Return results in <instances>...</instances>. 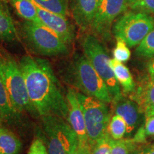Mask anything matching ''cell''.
Returning <instances> with one entry per match:
<instances>
[{"mask_svg":"<svg viewBox=\"0 0 154 154\" xmlns=\"http://www.w3.org/2000/svg\"><path fill=\"white\" fill-rule=\"evenodd\" d=\"M28 96L38 116H57L67 121L66 93L47 59L24 55L19 61Z\"/></svg>","mask_w":154,"mask_h":154,"instance_id":"obj_1","label":"cell"},{"mask_svg":"<svg viewBox=\"0 0 154 154\" xmlns=\"http://www.w3.org/2000/svg\"><path fill=\"white\" fill-rule=\"evenodd\" d=\"M60 76L76 91L106 103H112L105 82L84 54H75L72 60L61 71Z\"/></svg>","mask_w":154,"mask_h":154,"instance_id":"obj_2","label":"cell"},{"mask_svg":"<svg viewBox=\"0 0 154 154\" xmlns=\"http://www.w3.org/2000/svg\"><path fill=\"white\" fill-rule=\"evenodd\" d=\"M0 78L17 110L22 113L38 116L29 99L20 63L2 44H0Z\"/></svg>","mask_w":154,"mask_h":154,"instance_id":"obj_3","label":"cell"},{"mask_svg":"<svg viewBox=\"0 0 154 154\" xmlns=\"http://www.w3.org/2000/svg\"><path fill=\"white\" fill-rule=\"evenodd\" d=\"M41 132L49 154H73L79 144L78 136L67 121L57 116L40 117Z\"/></svg>","mask_w":154,"mask_h":154,"instance_id":"obj_4","label":"cell"},{"mask_svg":"<svg viewBox=\"0 0 154 154\" xmlns=\"http://www.w3.org/2000/svg\"><path fill=\"white\" fill-rule=\"evenodd\" d=\"M21 34L32 52L44 57L67 55L69 45L44 24L25 20L21 26Z\"/></svg>","mask_w":154,"mask_h":154,"instance_id":"obj_5","label":"cell"},{"mask_svg":"<svg viewBox=\"0 0 154 154\" xmlns=\"http://www.w3.org/2000/svg\"><path fill=\"white\" fill-rule=\"evenodd\" d=\"M82 46L84 54L105 82L112 97V103L122 98L120 85L111 68V59L99 40L92 34H87L83 38Z\"/></svg>","mask_w":154,"mask_h":154,"instance_id":"obj_6","label":"cell"},{"mask_svg":"<svg viewBox=\"0 0 154 154\" xmlns=\"http://www.w3.org/2000/svg\"><path fill=\"white\" fill-rule=\"evenodd\" d=\"M76 94L85 119L88 142L93 149L96 141L108 131L111 111L105 102L77 91Z\"/></svg>","mask_w":154,"mask_h":154,"instance_id":"obj_7","label":"cell"},{"mask_svg":"<svg viewBox=\"0 0 154 154\" xmlns=\"http://www.w3.org/2000/svg\"><path fill=\"white\" fill-rule=\"evenodd\" d=\"M154 28V17L138 11H127L116 21L113 34L116 38H121L128 47L138 46Z\"/></svg>","mask_w":154,"mask_h":154,"instance_id":"obj_8","label":"cell"},{"mask_svg":"<svg viewBox=\"0 0 154 154\" xmlns=\"http://www.w3.org/2000/svg\"><path fill=\"white\" fill-rule=\"evenodd\" d=\"M128 6L126 0H100L90 26L91 29L102 37L109 38L113 22L126 10Z\"/></svg>","mask_w":154,"mask_h":154,"instance_id":"obj_9","label":"cell"},{"mask_svg":"<svg viewBox=\"0 0 154 154\" xmlns=\"http://www.w3.org/2000/svg\"><path fill=\"white\" fill-rule=\"evenodd\" d=\"M35 6L38 16L43 24L49 28L57 34L67 45H71L75 38V29L66 17L61 16L52 11L47 10L31 0Z\"/></svg>","mask_w":154,"mask_h":154,"instance_id":"obj_10","label":"cell"},{"mask_svg":"<svg viewBox=\"0 0 154 154\" xmlns=\"http://www.w3.org/2000/svg\"><path fill=\"white\" fill-rule=\"evenodd\" d=\"M66 100L67 108H68L67 122L69 123L78 136L79 143H89L84 113H83L79 100L77 99L76 91L74 88L71 87H68L67 88Z\"/></svg>","mask_w":154,"mask_h":154,"instance_id":"obj_11","label":"cell"},{"mask_svg":"<svg viewBox=\"0 0 154 154\" xmlns=\"http://www.w3.org/2000/svg\"><path fill=\"white\" fill-rule=\"evenodd\" d=\"M115 114L120 116L126 124V137H130L140 123V111L138 103L134 100L123 96L118 101L113 102Z\"/></svg>","mask_w":154,"mask_h":154,"instance_id":"obj_12","label":"cell"},{"mask_svg":"<svg viewBox=\"0 0 154 154\" xmlns=\"http://www.w3.org/2000/svg\"><path fill=\"white\" fill-rule=\"evenodd\" d=\"M23 114L13 104L10 96L0 78V116L4 124L21 130L24 124Z\"/></svg>","mask_w":154,"mask_h":154,"instance_id":"obj_13","label":"cell"},{"mask_svg":"<svg viewBox=\"0 0 154 154\" xmlns=\"http://www.w3.org/2000/svg\"><path fill=\"white\" fill-rule=\"evenodd\" d=\"M100 0H72V14L82 29L91 26Z\"/></svg>","mask_w":154,"mask_h":154,"instance_id":"obj_14","label":"cell"},{"mask_svg":"<svg viewBox=\"0 0 154 154\" xmlns=\"http://www.w3.org/2000/svg\"><path fill=\"white\" fill-rule=\"evenodd\" d=\"M145 118L154 116V82H149L140 86L133 96Z\"/></svg>","mask_w":154,"mask_h":154,"instance_id":"obj_15","label":"cell"},{"mask_svg":"<svg viewBox=\"0 0 154 154\" xmlns=\"http://www.w3.org/2000/svg\"><path fill=\"white\" fill-rule=\"evenodd\" d=\"M22 140L10 128L0 126V154H21Z\"/></svg>","mask_w":154,"mask_h":154,"instance_id":"obj_16","label":"cell"},{"mask_svg":"<svg viewBox=\"0 0 154 154\" xmlns=\"http://www.w3.org/2000/svg\"><path fill=\"white\" fill-rule=\"evenodd\" d=\"M110 66L112 69L117 82L121 86L124 94L132 93L135 91L136 84L129 69L121 61L116 59H110Z\"/></svg>","mask_w":154,"mask_h":154,"instance_id":"obj_17","label":"cell"},{"mask_svg":"<svg viewBox=\"0 0 154 154\" xmlns=\"http://www.w3.org/2000/svg\"><path fill=\"white\" fill-rule=\"evenodd\" d=\"M18 32L4 3L0 4V42H13L18 39Z\"/></svg>","mask_w":154,"mask_h":154,"instance_id":"obj_18","label":"cell"},{"mask_svg":"<svg viewBox=\"0 0 154 154\" xmlns=\"http://www.w3.org/2000/svg\"><path fill=\"white\" fill-rule=\"evenodd\" d=\"M9 2L17 14L24 20L43 24L38 16L35 6L31 0H9Z\"/></svg>","mask_w":154,"mask_h":154,"instance_id":"obj_19","label":"cell"},{"mask_svg":"<svg viewBox=\"0 0 154 154\" xmlns=\"http://www.w3.org/2000/svg\"><path fill=\"white\" fill-rule=\"evenodd\" d=\"M36 3L47 10L61 16L69 14V0H34Z\"/></svg>","mask_w":154,"mask_h":154,"instance_id":"obj_20","label":"cell"},{"mask_svg":"<svg viewBox=\"0 0 154 154\" xmlns=\"http://www.w3.org/2000/svg\"><path fill=\"white\" fill-rule=\"evenodd\" d=\"M108 132L113 140L122 139L126 134V124L124 119L119 115L113 116L109 121Z\"/></svg>","mask_w":154,"mask_h":154,"instance_id":"obj_21","label":"cell"},{"mask_svg":"<svg viewBox=\"0 0 154 154\" xmlns=\"http://www.w3.org/2000/svg\"><path fill=\"white\" fill-rule=\"evenodd\" d=\"M136 54L139 57L154 59V28L138 44Z\"/></svg>","mask_w":154,"mask_h":154,"instance_id":"obj_22","label":"cell"},{"mask_svg":"<svg viewBox=\"0 0 154 154\" xmlns=\"http://www.w3.org/2000/svg\"><path fill=\"white\" fill-rule=\"evenodd\" d=\"M113 140L107 131L96 141L92 149V154H111Z\"/></svg>","mask_w":154,"mask_h":154,"instance_id":"obj_23","label":"cell"},{"mask_svg":"<svg viewBox=\"0 0 154 154\" xmlns=\"http://www.w3.org/2000/svg\"><path fill=\"white\" fill-rule=\"evenodd\" d=\"M136 143L132 139L113 140L111 154H131L136 149Z\"/></svg>","mask_w":154,"mask_h":154,"instance_id":"obj_24","label":"cell"},{"mask_svg":"<svg viewBox=\"0 0 154 154\" xmlns=\"http://www.w3.org/2000/svg\"><path fill=\"white\" fill-rule=\"evenodd\" d=\"M113 58L117 61L126 62L129 60L131 54L126 42L121 38H116V44L113 49Z\"/></svg>","mask_w":154,"mask_h":154,"instance_id":"obj_25","label":"cell"},{"mask_svg":"<svg viewBox=\"0 0 154 154\" xmlns=\"http://www.w3.org/2000/svg\"><path fill=\"white\" fill-rule=\"evenodd\" d=\"M129 6L132 10L154 14V0H136Z\"/></svg>","mask_w":154,"mask_h":154,"instance_id":"obj_26","label":"cell"},{"mask_svg":"<svg viewBox=\"0 0 154 154\" xmlns=\"http://www.w3.org/2000/svg\"><path fill=\"white\" fill-rule=\"evenodd\" d=\"M27 154H49L47 145L38 134L34 138Z\"/></svg>","mask_w":154,"mask_h":154,"instance_id":"obj_27","label":"cell"},{"mask_svg":"<svg viewBox=\"0 0 154 154\" xmlns=\"http://www.w3.org/2000/svg\"><path fill=\"white\" fill-rule=\"evenodd\" d=\"M143 128L146 136H154V116L146 118Z\"/></svg>","mask_w":154,"mask_h":154,"instance_id":"obj_28","label":"cell"},{"mask_svg":"<svg viewBox=\"0 0 154 154\" xmlns=\"http://www.w3.org/2000/svg\"><path fill=\"white\" fill-rule=\"evenodd\" d=\"M73 154H92V148L89 143H79Z\"/></svg>","mask_w":154,"mask_h":154,"instance_id":"obj_29","label":"cell"},{"mask_svg":"<svg viewBox=\"0 0 154 154\" xmlns=\"http://www.w3.org/2000/svg\"><path fill=\"white\" fill-rule=\"evenodd\" d=\"M131 154H154V145L146 146L141 149H135Z\"/></svg>","mask_w":154,"mask_h":154,"instance_id":"obj_30","label":"cell"},{"mask_svg":"<svg viewBox=\"0 0 154 154\" xmlns=\"http://www.w3.org/2000/svg\"><path fill=\"white\" fill-rule=\"evenodd\" d=\"M147 69L149 76V82H154V59L148 63Z\"/></svg>","mask_w":154,"mask_h":154,"instance_id":"obj_31","label":"cell"},{"mask_svg":"<svg viewBox=\"0 0 154 154\" xmlns=\"http://www.w3.org/2000/svg\"><path fill=\"white\" fill-rule=\"evenodd\" d=\"M127 1V3H128V6H129L131 4H132V3H134V2H136V0H126Z\"/></svg>","mask_w":154,"mask_h":154,"instance_id":"obj_32","label":"cell"},{"mask_svg":"<svg viewBox=\"0 0 154 154\" xmlns=\"http://www.w3.org/2000/svg\"><path fill=\"white\" fill-rule=\"evenodd\" d=\"M4 126V122L2 121V119L1 116H0V126Z\"/></svg>","mask_w":154,"mask_h":154,"instance_id":"obj_33","label":"cell"},{"mask_svg":"<svg viewBox=\"0 0 154 154\" xmlns=\"http://www.w3.org/2000/svg\"><path fill=\"white\" fill-rule=\"evenodd\" d=\"M2 3H3L2 0H0V4H2Z\"/></svg>","mask_w":154,"mask_h":154,"instance_id":"obj_34","label":"cell"}]
</instances>
